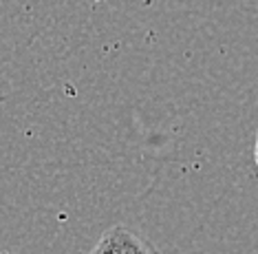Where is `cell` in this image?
<instances>
[{
  "label": "cell",
  "mask_w": 258,
  "mask_h": 254,
  "mask_svg": "<svg viewBox=\"0 0 258 254\" xmlns=\"http://www.w3.org/2000/svg\"><path fill=\"white\" fill-rule=\"evenodd\" d=\"M89 254H161L159 247L126 226H113L99 237Z\"/></svg>",
  "instance_id": "6da1fadb"
},
{
  "label": "cell",
  "mask_w": 258,
  "mask_h": 254,
  "mask_svg": "<svg viewBox=\"0 0 258 254\" xmlns=\"http://www.w3.org/2000/svg\"><path fill=\"white\" fill-rule=\"evenodd\" d=\"M254 159H256V166H258V133H256V146H254Z\"/></svg>",
  "instance_id": "7a4b0ae2"
}]
</instances>
